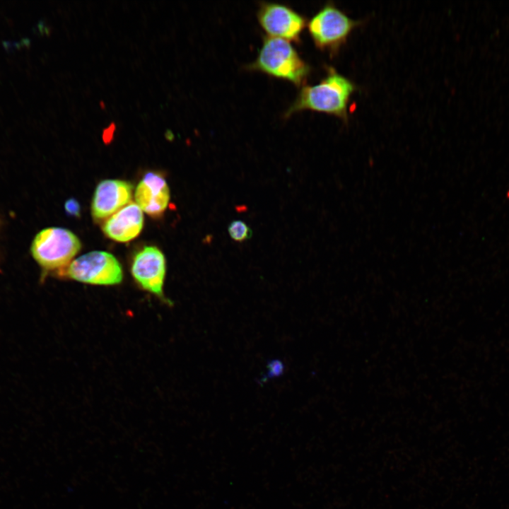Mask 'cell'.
<instances>
[{"instance_id":"obj_9","label":"cell","mask_w":509,"mask_h":509,"mask_svg":"<svg viewBox=\"0 0 509 509\" xmlns=\"http://www.w3.org/2000/svg\"><path fill=\"white\" fill-rule=\"evenodd\" d=\"M136 204L145 213L158 216L166 209L170 189L163 176L155 172H146L135 190Z\"/></svg>"},{"instance_id":"obj_13","label":"cell","mask_w":509,"mask_h":509,"mask_svg":"<svg viewBox=\"0 0 509 509\" xmlns=\"http://www.w3.org/2000/svg\"><path fill=\"white\" fill-rule=\"evenodd\" d=\"M65 210L69 215L74 216H79L80 215V205L79 203L75 199H68L64 205Z\"/></svg>"},{"instance_id":"obj_2","label":"cell","mask_w":509,"mask_h":509,"mask_svg":"<svg viewBox=\"0 0 509 509\" xmlns=\"http://www.w3.org/2000/svg\"><path fill=\"white\" fill-rule=\"evenodd\" d=\"M247 69L286 81L298 87L305 85L310 73V66L291 42L269 36L264 37L256 59L247 66Z\"/></svg>"},{"instance_id":"obj_5","label":"cell","mask_w":509,"mask_h":509,"mask_svg":"<svg viewBox=\"0 0 509 509\" xmlns=\"http://www.w3.org/2000/svg\"><path fill=\"white\" fill-rule=\"evenodd\" d=\"M61 276L93 285L119 284L123 279L121 264L112 254L93 251L71 262L58 271Z\"/></svg>"},{"instance_id":"obj_4","label":"cell","mask_w":509,"mask_h":509,"mask_svg":"<svg viewBox=\"0 0 509 509\" xmlns=\"http://www.w3.org/2000/svg\"><path fill=\"white\" fill-rule=\"evenodd\" d=\"M361 21L349 17L334 4L327 3L307 23L310 36L317 49L337 54Z\"/></svg>"},{"instance_id":"obj_1","label":"cell","mask_w":509,"mask_h":509,"mask_svg":"<svg viewBox=\"0 0 509 509\" xmlns=\"http://www.w3.org/2000/svg\"><path fill=\"white\" fill-rule=\"evenodd\" d=\"M356 90V84L338 73L333 67L327 68L326 76L314 85L301 87L294 101L284 112L283 117L304 110H310L348 120L350 98Z\"/></svg>"},{"instance_id":"obj_8","label":"cell","mask_w":509,"mask_h":509,"mask_svg":"<svg viewBox=\"0 0 509 509\" xmlns=\"http://www.w3.org/2000/svg\"><path fill=\"white\" fill-rule=\"evenodd\" d=\"M132 185L119 180H105L96 187L91 202V213L103 220L127 205L132 197Z\"/></svg>"},{"instance_id":"obj_15","label":"cell","mask_w":509,"mask_h":509,"mask_svg":"<svg viewBox=\"0 0 509 509\" xmlns=\"http://www.w3.org/2000/svg\"><path fill=\"white\" fill-rule=\"evenodd\" d=\"M505 196H506V198L508 199H509V189L506 191Z\"/></svg>"},{"instance_id":"obj_16","label":"cell","mask_w":509,"mask_h":509,"mask_svg":"<svg viewBox=\"0 0 509 509\" xmlns=\"http://www.w3.org/2000/svg\"><path fill=\"white\" fill-rule=\"evenodd\" d=\"M1 218H0V226H1Z\"/></svg>"},{"instance_id":"obj_10","label":"cell","mask_w":509,"mask_h":509,"mask_svg":"<svg viewBox=\"0 0 509 509\" xmlns=\"http://www.w3.org/2000/svg\"><path fill=\"white\" fill-rule=\"evenodd\" d=\"M143 225L142 210L136 203L131 202L106 220L103 231L113 240L126 242L139 235Z\"/></svg>"},{"instance_id":"obj_3","label":"cell","mask_w":509,"mask_h":509,"mask_svg":"<svg viewBox=\"0 0 509 509\" xmlns=\"http://www.w3.org/2000/svg\"><path fill=\"white\" fill-rule=\"evenodd\" d=\"M81 247L79 239L69 230L50 227L36 234L30 245V253L45 274L65 268Z\"/></svg>"},{"instance_id":"obj_14","label":"cell","mask_w":509,"mask_h":509,"mask_svg":"<svg viewBox=\"0 0 509 509\" xmlns=\"http://www.w3.org/2000/svg\"><path fill=\"white\" fill-rule=\"evenodd\" d=\"M116 130V124L111 122L108 127L105 128L102 133V139L105 144H109L114 139V134Z\"/></svg>"},{"instance_id":"obj_6","label":"cell","mask_w":509,"mask_h":509,"mask_svg":"<svg viewBox=\"0 0 509 509\" xmlns=\"http://www.w3.org/2000/svg\"><path fill=\"white\" fill-rule=\"evenodd\" d=\"M257 18L267 36L299 42L307 26L305 18L291 7L276 2H262Z\"/></svg>"},{"instance_id":"obj_12","label":"cell","mask_w":509,"mask_h":509,"mask_svg":"<svg viewBox=\"0 0 509 509\" xmlns=\"http://www.w3.org/2000/svg\"><path fill=\"white\" fill-rule=\"evenodd\" d=\"M267 372L259 380L258 384L262 385L269 380L281 377L285 372V365L282 361L278 358L271 359L268 361Z\"/></svg>"},{"instance_id":"obj_7","label":"cell","mask_w":509,"mask_h":509,"mask_svg":"<svg viewBox=\"0 0 509 509\" xmlns=\"http://www.w3.org/2000/svg\"><path fill=\"white\" fill-rule=\"evenodd\" d=\"M131 272L141 288L155 295L167 305H172L163 293L165 259L158 248L145 246L139 251L133 259Z\"/></svg>"},{"instance_id":"obj_11","label":"cell","mask_w":509,"mask_h":509,"mask_svg":"<svg viewBox=\"0 0 509 509\" xmlns=\"http://www.w3.org/2000/svg\"><path fill=\"white\" fill-rule=\"evenodd\" d=\"M228 231L231 238L238 242L248 240L252 235L250 228L241 220L233 221L228 227Z\"/></svg>"}]
</instances>
